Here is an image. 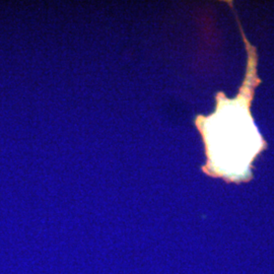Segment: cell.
Segmentation results:
<instances>
[{"label": "cell", "mask_w": 274, "mask_h": 274, "mask_svg": "<svg viewBox=\"0 0 274 274\" xmlns=\"http://www.w3.org/2000/svg\"><path fill=\"white\" fill-rule=\"evenodd\" d=\"M209 170L230 181L249 176L252 157L259 151L260 137L242 104L227 103L202 124Z\"/></svg>", "instance_id": "1"}]
</instances>
